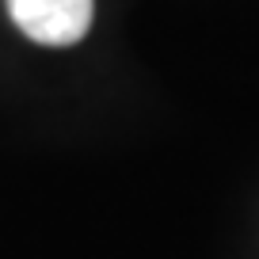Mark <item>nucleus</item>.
I'll list each match as a JSON object with an SVG mask.
<instances>
[{
	"instance_id": "obj_1",
	"label": "nucleus",
	"mask_w": 259,
	"mask_h": 259,
	"mask_svg": "<svg viewBox=\"0 0 259 259\" xmlns=\"http://www.w3.org/2000/svg\"><path fill=\"white\" fill-rule=\"evenodd\" d=\"M8 16L31 42L73 46L88 34L96 4L92 0H8Z\"/></svg>"
}]
</instances>
